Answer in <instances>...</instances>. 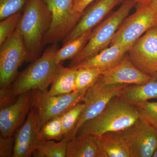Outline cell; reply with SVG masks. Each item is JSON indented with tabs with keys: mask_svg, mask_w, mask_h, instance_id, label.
I'll return each instance as SVG.
<instances>
[{
	"mask_svg": "<svg viewBox=\"0 0 157 157\" xmlns=\"http://www.w3.org/2000/svg\"><path fill=\"white\" fill-rule=\"evenodd\" d=\"M57 44L52 45L25 70L18 73L11 85L0 90V106H5L24 93L38 90L48 91L61 64L55 59Z\"/></svg>",
	"mask_w": 157,
	"mask_h": 157,
	"instance_id": "cell-1",
	"label": "cell"
},
{
	"mask_svg": "<svg viewBox=\"0 0 157 157\" xmlns=\"http://www.w3.org/2000/svg\"><path fill=\"white\" fill-rule=\"evenodd\" d=\"M51 21V13L44 0H29L17 25L27 52V62L39 58Z\"/></svg>",
	"mask_w": 157,
	"mask_h": 157,
	"instance_id": "cell-2",
	"label": "cell"
},
{
	"mask_svg": "<svg viewBox=\"0 0 157 157\" xmlns=\"http://www.w3.org/2000/svg\"><path fill=\"white\" fill-rule=\"evenodd\" d=\"M140 117V112L135 105L127 103L120 96L115 97L101 113L85 122L76 135L88 133L99 137L107 132H120Z\"/></svg>",
	"mask_w": 157,
	"mask_h": 157,
	"instance_id": "cell-3",
	"label": "cell"
},
{
	"mask_svg": "<svg viewBox=\"0 0 157 157\" xmlns=\"http://www.w3.org/2000/svg\"><path fill=\"white\" fill-rule=\"evenodd\" d=\"M136 4L133 0H124L118 9L96 26L94 29H93L87 44L71 59L69 67L76 66L108 47L120 26Z\"/></svg>",
	"mask_w": 157,
	"mask_h": 157,
	"instance_id": "cell-4",
	"label": "cell"
},
{
	"mask_svg": "<svg viewBox=\"0 0 157 157\" xmlns=\"http://www.w3.org/2000/svg\"><path fill=\"white\" fill-rule=\"evenodd\" d=\"M0 47V90L9 88L18 74L20 67L27 60L28 54L18 27Z\"/></svg>",
	"mask_w": 157,
	"mask_h": 157,
	"instance_id": "cell-5",
	"label": "cell"
},
{
	"mask_svg": "<svg viewBox=\"0 0 157 157\" xmlns=\"http://www.w3.org/2000/svg\"><path fill=\"white\" fill-rule=\"evenodd\" d=\"M136 11L126 17L110 45L130 48L149 30L157 26V14L150 5L137 4Z\"/></svg>",
	"mask_w": 157,
	"mask_h": 157,
	"instance_id": "cell-6",
	"label": "cell"
},
{
	"mask_svg": "<svg viewBox=\"0 0 157 157\" xmlns=\"http://www.w3.org/2000/svg\"><path fill=\"white\" fill-rule=\"evenodd\" d=\"M74 1L44 0L51 13V21L43 39V46L63 41L75 28L82 15L74 11Z\"/></svg>",
	"mask_w": 157,
	"mask_h": 157,
	"instance_id": "cell-7",
	"label": "cell"
},
{
	"mask_svg": "<svg viewBox=\"0 0 157 157\" xmlns=\"http://www.w3.org/2000/svg\"><path fill=\"white\" fill-rule=\"evenodd\" d=\"M85 93L73 91L67 94L50 96L48 91H31L32 108L36 113L41 128L48 121L61 116L76 104L82 102Z\"/></svg>",
	"mask_w": 157,
	"mask_h": 157,
	"instance_id": "cell-8",
	"label": "cell"
},
{
	"mask_svg": "<svg viewBox=\"0 0 157 157\" xmlns=\"http://www.w3.org/2000/svg\"><path fill=\"white\" fill-rule=\"evenodd\" d=\"M128 84L103 85L96 82L86 92L82 102L85 107L76 127L67 137L72 138L76 136L80 127L87 121L101 113L109 101L122 94Z\"/></svg>",
	"mask_w": 157,
	"mask_h": 157,
	"instance_id": "cell-9",
	"label": "cell"
},
{
	"mask_svg": "<svg viewBox=\"0 0 157 157\" xmlns=\"http://www.w3.org/2000/svg\"><path fill=\"white\" fill-rule=\"evenodd\" d=\"M119 132L131 157H151L157 147V130L141 117Z\"/></svg>",
	"mask_w": 157,
	"mask_h": 157,
	"instance_id": "cell-10",
	"label": "cell"
},
{
	"mask_svg": "<svg viewBox=\"0 0 157 157\" xmlns=\"http://www.w3.org/2000/svg\"><path fill=\"white\" fill-rule=\"evenodd\" d=\"M127 55L141 72L151 76L157 73V26L149 30L134 42Z\"/></svg>",
	"mask_w": 157,
	"mask_h": 157,
	"instance_id": "cell-11",
	"label": "cell"
},
{
	"mask_svg": "<svg viewBox=\"0 0 157 157\" xmlns=\"http://www.w3.org/2000/svg\"><path fill=\"white\" fill-rule=\"evenodd\" d=\"M32 107L31 91L20 95L9 104L1 107V135L4 137L13 136Z\"/></svg>",
	"mask_w": 157,
	"mask_h": 157,
	"instance_id": "cell-12",
	"label": "cell"
},
{
	"mask_svg": "<svg viewBox=\"0 0 157 157\" xmlns=\"http://www.w3.org/2000/svg\"><path fill=\"white\" fill-rule=\"evenodd\" d=\"M124 0H97L90 5L70 35L63 41V45L74 40L98 25L113 9Z\"/></svg>",
	"mask_w": 157,
	"mask_h": 157,
	"instance_id": "cell-13",
	"label": "cell"
},
{
	"mask_svg": "<svg viewBox=\"0 0 157 157\" xmlns=\"http://www.w3.org/2000/svg\"><path fill=\"white\" fill-rule=\"evenodd\" d=\"M152 78V76L143 73L136 68L127 54L118 65L104 71L97 82L103 85L141 84L146 83Z\"/></svg>",
	"mask_w": 157,
	"mask_h": 157,
	"instance_id": "cell-14",
	"label": "cell"
},
{
	"mask_svg": "<svg viewBox=\"0 0 157 157\" xmlns=\"http://www.w3.org/2000/svg\"><path fill=\"white\" fill-rule=\"evenodd\" d=\"M40 127L39 118L32 108L22 126L18 129L14 139L13 157L33 156L39 141Z\"/></svg>",
	"mask_w": 157,
	"mask_h": 157,
	"instance_id": "cell-15",
	"label": "cell"
},
{
	"mask_svg": "<svg viewBox=\"0 0 157 157\" xmlns=\"http://www.w3.org/2000/svg\"><path fill=\"white\" fill-rule=\"evenodd\" d=\"M130 48L110 45L96 55L82 62L73 67L96 68L103 72L114 67L124 58Z\"/></svg>",
	"mask_w": 157,
	"mask_h": 157,
	"instance_id": "cell-16",
	"label": "cell"
},
{
	"mask_svg": "<svg viewBox=\"0 0 157 157\" xmlns=\"http://www.w3.org/2000/svg\"><path fill=\"white\" fill-rule=\"evenodd\" d=\"M67 157H101L98 138L91 134H80L70 138Z\"/></svg>",
	"mask_w": 157,
	"mask_h": 157,
	"instance_id": "cell-17",
	"label": "cell"
},
{
	"mask_svg": "<svg viewBox=\"0 0 157 157\" xmlns=\"http://www.w3.org/2000/svg\"><path fill=\"white\" fill-rule=\"evenodd\" d=\"M146 83L128 85L120 97L128 104L135 105L153 99H157V73Z\"/></svg>",
	"mask_w": 157,
	"mask_h": 157,
	"instance_id": "cell-18",
	"label": "cell"
},
{
	"mask_svg": "<svg viewBox=\"0 0 157 157\" xmlns=\"http://www.w3.org/2000/svg\"><path fill=\"white\" fill-rule=\"evenodd\" d=\"M98 138L101 157H131L119 132H109Z\"/></svg>",
	"mask_w": 157,
	"mask_h": 157,
	"instance_id": "cell-19",
	"label": "cell"
},
{
	"mask_svg": "<svg viewBox=\"0 0 157 157\" xmlns=\"http://www.w3.org/2000/svg\"><path fill=\"white\" fill-rule=\"evenodd\" d=\"M77 69L65 67L62 64L59 67L48 94L50 96L67 94L75 89V78Z\"/></svg>",
	"mask_w": 157,
	"mask_h": 157,
	"instance_id": "cell-20",
	"label": "cell"
},
{
	"mask_svg": "<svg viewBox=\"0 0 157 157\" xmlns=\"http://www.w3.org/2000/svg\"><path fill=\"white\" fill-rule=\"evenodd\" d=\"M93 29L90 30L76 39L63 45L55 54V59L58 64L67 59H72L76 56L87 44Z\"/></svg>",
	"mask_w": 157,
	"mask_h": 157,
	"instance_id": "cell-21",
	"label": "cell"
},
{
	"mask_svg": "<svg viewBox=\"0 0 157 157\" xmlns=\"http://www.w3.org/2000/svg\"><path fill=\"white\" fill-rule=\"evenodd\" d=\"M70 137H65L59 142L40 140L33 153L34 157H67L68 143Z\"/></svg>",
	"mask_w": 157,
	"mask_h": 157,
	"instance_id": "cell-22",
	"label": "cell"
},
{
	"mask_svg": "<svg viewBox=\"0 0 157 157\" xmlns=\"http://www.w3.org/2000/svg\"><path fill=\"white\" fill-rule=\"evenodd\" d=\"M103 72L102 70L96 68L82 67L77 69L74 91L85 93L95 84Z\"/></svg>",
	"mask_w": 157,
	"mask_h": 157,
	"instance_id": "cell-23",
	"label": "cell"
},
{
	"mask_svg": "<svg viewBox=\"0 0 157 157\" xmlns=\"http://www.w3.org/2000/svg\"><path fill=\"white\" fill-rule=\"evenodd\" d=\"M39 137L40 140H62L64 135L61 116L52 119L44 124L40 129Z\"/></svg>",
	"mask_w": 157,
	"mask_h": 157,
	"instance_id": "cell-24",
	"label": "cell"
},
{
	"mask_svg": "<svg viewBox=\"0 0 157 157\" xmlns=\"http://www.w3.org/2000/svg\"><path fill=\"white\" fill-rule=\"evenodd\" d=\"M85 107L84 103L80 102L61 116L64 137L69 136L76 127Z\"/></svg>",
	"mask_w": 157,
	"mask_h": 157,
	"instance_id": "cell-25",
	"label": "cell"
},
{
	"mask_svg": "<svg viewBox=\"0 0 157 157\" xmlns=\"http://www.w3.org/2000/svg\"><path fill=\"white\" fill-rule=\"evenodd\" d=\"M22 15V13L20 11L1 21L0 45L16 29Z\"/></svg>",
	"mask_w": 157,
	"mask_h": 157,
	"instance_id": "cell-26",
	"label": "cell"
},
{
	"mask_svg": "<svg viewBox=\"0 0 157 157\" xmlns=\"http://www.w3.org/2000/svg\"><path fill=\"white\" fill-rule=\"evenodd\" d=\"M135 106L139 110L140 117L157 130V102L145 101Z\"/></svg>",
	"mask_w": 157,
	"mask_h": 157,
	"instance_id": "cell-27",
	"label": "cell"
},
{
	"mask_svg": "<svg viewBox=\"0 0 157 157\" xmlns=\"http://www.w3.org/2000/svg\"><path fill=\"white\" fill-rule=\"evenodd\" d=\"M29 0H0L1 21L20 12Z\"/></svg>",
	"mask_w": 157,
	"mask_h": 157,
	"instance_id": "cell-28",
	"label": "cell"
},
{
	"mask_svg": "<svg viewBox=\"0 0 157 157\" xmlns=\"http://www.w3.org/2000/svg\"><path fill=\"white\" fill-rule=\"evenodd\" d=\"M14 139L13 136L4 137L0 135V157H13Z\"/></svg>",
	"mask_w": 157,
	"mask_h": 157,
	"instance_id": "cell-29",
	"label": "cell"
},
{
	"mask_svg": "<svg viewBox=\"0 0 157 157\" xmlns=\"http://www.w3.org/2000/svg\"><path fill=\"white\" fill-rule=\"evenodd\" d=\"M97 0H74L73 9L76 14L82 15L86 8Z\"/></svg>",
	"mask_w": 157,
	"mask_h": 157,
	"instance_id": "cell-30",
	"label": "cell"
},
{
	"mask_svg": "<svg viewBox=\"0 0 157 157\" xmlns=\"http://www.w3.org/2000/svg\"><path fill=\"white\" fill-rule=\"evenodd\" d=\"M137 4L141 5H150L155 0H133Z\"/></svg>",
	"mask_w": 157,
	"mask_h": 157,
	"instance_id": "cell-31",
	"label": "cell"
},
{
	"mask_svg": "<svg viewBox=\"0 0 157 157\" xmlns=\"http://www.w3.org/2000/svg\"><path fill=\"white\" fill-rule=\"evenodd\" d=\"M150 5L155 9L157 14V0H155L150 4Z\"/></svg>",
	"mask_w": 157,
	"mask_h": 157,
	"instance_id": "cell-32",
	"label": "cell"
},
{
	"mask_svg": "<svg viewBox=\"0 0 157 157\" xmlns=\"http://www.w3.org/2000/svg\"><path fill=\"white\" fill-rule=\"evenodd\" d=\"M151 157H157V147L153 153Z\"/></svg>",
	"mask_w": 157,
	"mask_h": 157,
	"instance_id": "cell-33",
	"label": "cell"
}]
</instances>
